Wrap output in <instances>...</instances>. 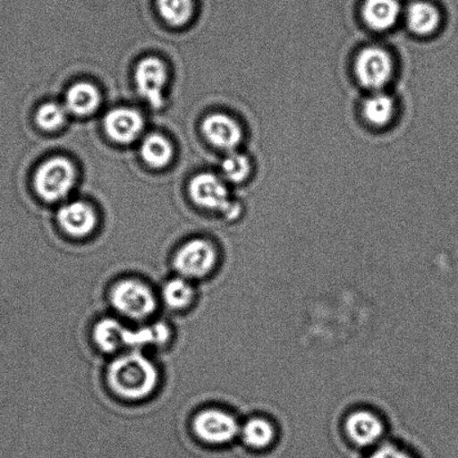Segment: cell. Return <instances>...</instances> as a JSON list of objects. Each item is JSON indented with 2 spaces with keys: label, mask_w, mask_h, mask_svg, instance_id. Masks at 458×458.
<instances>
[{
  "label": "cell",
  "mask_w": 458,
  "mask_h": 458,
  "mask_svg": "<svg viewBox=\"0 0 458 458\" xmlns=\"http://www.w3.org/2000/svg\"><path fill=\"white\" fill-rule=\"evenodd\" d=\"M106 380L112 392L119 397L138 402L156 392L160 374L154 361L138 350H132L111 361Z\"/></svg>",
  "instance_id": "cell-1"
},
{
  "label": "cell",
  "mask_w": 458,
  "mask_h": 458,
  "mask_svg": "<svg viewBox=\"0 0 458 458\" xmlns=\"http://www.w3.org/2000/svg\"><path fill=\"white\" fill-rule=\"evenodd\" d=\"M112 308L121 317L145 321L156 312L158 301L155 292L139 278L128 277L115 282L109 294Z\"/></svg>",
  "instance_id": "cell-2"
},
{
  "label": "cell",
  "mask_w": 458,
  "mask_h": 458,
  "mask_svg": "<svg viewBox=\"0 0 458 458\" xmlns=\"http://www.w3.org/2000/svg\"><path fill=\"white\" fill-rule=\"evenodd\" d=\"M76 172L69 159L56 157L39 165L34 176L35 191L48 203H56L73 190Z\"/></svg>",
  "instance_id": "cell-3"
},
{
  "label": "cell",
  "mask_w": 458,
  "mask_h": 458,
  "mask_svg": "<svg viewBox=\"0 0 458 458\" xmlns=\"http://www.w3.org/2000/svg\"><path fill=\"white\" fill-rule=\"evenodd\" d=\"M218 254L212 242L194 238L181 246L174 256V267L179 276L188 280H200L216 267Z\"/></svg>",
  "instance_id": "cell-4"
},
{
  "label": "cell",
  "mask_w": 458,
  "mask_h": 458,
  "mask_svg": "<svg viewBox=\"0 0 458 458\" xmlns=\"http://www.w3.org/2000/svg\"><path fill=\"white\" fill-rule=\"evenodd\" d=\"M191 199L199 208L217 210L227 217L233 218L240 213V206L229 199L226 182L217 174L203 173L197 174L190 182Z\"/></svg>",
  "instance_id": "cell-5"
},
{
  "label": "cell",
  "mask_w": 458,
  "mask_h": 458,
  "mask_svg": "<svg viewBox=\"0 0 458 458\" xmlns=\"http://www.w3.org/2000/svg\"><path fill=\"white\" fill-rule=\"evenodd\" d=\"M354 73L362 87L374 92L383 91L394 73L393 57L381 47L363 48L354 62Z\"/></svg>",
  "instance_id": "cell-6"
},
{
  "label": "cell",
  "mask_w": 458,
  "mask_h": 458,
  "mask_svg": "<svg viewBox=\"0 0 458 458\" xmlns=\"http://www.w3.org/2000/svg\"><path fill=\"white\" fill-rule=\"evenodd\" d=\"M192 429L201 441L214 445L233 441L241 430L235 417L218 408L200 411L192 420Z\"/></svg>",
  "instance_id": "cell-7"
},
{
  "label": "cell",
  "mask_w": 458,
  "mask_h": 458,
  "mask_svg": "<svg viewBox=\"0 0 458 458\" xmlns=\"http://www.w3.org/2000/svg\"><path fill=\"white\" fill-rule=\"evenodd\" d=\"M168 76L167 66L158 57L148 56L138 63L134 82L143 100L154 109H161L165 106L164 91Z\"/></svg>",
  "instance_id": "cell-8"
},
{
  "label": "cell",
  "mask_w": 458,
  "mask_h": 458,
  "mask_svg": "<svg viewBox=\"0 0 458 458\" xmlns=\"http://www.w3.org/2000/svg\"><path fill=\"white\" fill-rule=\"evenodd\" d=\"M201 130L210 145L226 152L235 151L244 137L241 124L224 114L208 115L201 123Z\"/></svg>",
  "instance_id": "cell-9"
},
{
  "label": "cell",
  "mask_w": 458,
  "mask_h": 458,
  "mask_svg": "<svg viewBox=\"0 0 458 458\" xmlns=\"http://www.w3.org/2000/svg\"><path fill=\"white\" fill-rule=\"evenodd\" d=\"M107 136L120 145H129L140 136L145 121L137 110L131 107H116L106 114L103 120Z\"/></svg>",
  "instance_id": "cell-10"
},
{
  "label": "cell",
  "mask_w": 458,
  "mask_h": 458,
  "mask_svg": "<svg viewBox=\"0 0 458 458\" xmlns=\"http://www.w3.org/2000/svg\"><path fill=\"white\" fill-rule=\"evenodd\" d=\"M57 222L67 235L83 238L96 231L98 215L91 205L84 201H72L58 209Z\"/></svg>",
  "instance_id": "cell-11"
},
{
  "label": "cell",
  "mask_w": 458,
  "mask_h": 458,
  "mask_svg": "<svg viewBox=\"0 0 458 458\" xmlns=\"http://www.w3.org/2000/svg\"><path fill=\"white\" fill-rule=\"evenodd\" d=\"M402 13L398 0H365L361 8L363 21L376 31L392 30L401 20Z\"/></svg>",
  "instance_id": "cell-12"
},
{
  "label": "cell",
  "mask_w": 458,
  "mask_h": 458,
  "mask_svg": "<svg viewBox=\"0 0 458 458\" xmlns=\"http://www.w3.org/2000/svg\"><path fill=\"white\" fill-rule=\"evenodd\" d=\"M348 437L357 445L369 446L379 441L384 434V424L378 417L370 411L352 412L345 421Z\"/></svg>",
  "instance_id": "cell-13"
},
{
  "label": "cell",
  "mask_w": 458,
  "mask_h": 458,
  "mask_svg": "<svg viewBox=\"0 0 458 458\" xmlns=\"http://www.w3.org/2000/svg\"><path fill=\"white\" fill-rule=\"evenodd\" d=\"M130 327L114 318H101L93 327V340L100 352L116 353L128 349Z\"/></svg>",
  "instance_id": "cell-14"
},
{
  "label": "cell",
  "mask_w": 458,
  "mask_h": 458,
  "mask_svg": "<svg viewBox=\"0 0 458 458\" xmlns=\"http://www.w3.org/2000/svg\"><path fill=\"white\" fill-rule=\"evenodd\" d=\"M405 21L411 33L428 38L437 33L441 26L442 16L435 4L428 2H414L406 8Z\"/></svg>",
  "instance_id": "cell-15"
},
{
  "label": "cell",
  "mask_w": 458,
  "mask_h": 458,
  "mask_svg": "<svg viewBox=\"0 0 458 458\" xmlns=\"http://www.w3.org/2000/svg\"><path fill=\"white\" fill-rule=\"evenodd\" d=\"M101 96L96 85L89 82H78L67 89L65 107L67 112L78 116L94 114L100 106Z\"/></svg>",
  "instance_id": "cell-16"
},
{
  "label": "cell",
  "mask_w": 458,
  "mask_h": 458,
  "mask_svg": "<svg viewBox=\"0 0 458 458\" xmlns=\"http://www.w3.org/2000/svg\"><path fill=\"white\" fill-rule=\"evenodd\" d=\"M172 339V327L163 321H156L131 329L130 327L128 349L140 350L148 347H164Z\"/></svg>",
  "instance_id": "cell-17"
},
{
  "label": "cell",
  "mask_w": 458,
  "mask_h": 458,
  "mask_svg": "<svg viewBox=\"0 0 458 458\" xmlns=\"http://www.w3.org/2000/svg\"><path fill=\"white\" fill-rule=\"evenodd\" d=\"M396 114V103L389 94L377 91L362 103V115L372 127L383 128L392 123Z\"/></svg>",
  "instance_id": "cell-18"
},
{
  "label": "cell",
  "mask_w": 458,
  "mask_h": 458,
  "mask_svg": "<svg viewBox=\"0 0 458 458\" xmlns=\"http://www.w3.org/2000/svg\"><path fill=\"white\" fill-rule=\"evenodd\" d=\"M161 298L169 309L174 311H182L195 302L196 289L192 281L178 276L165 283Z\"/></svg>",
  "instance_id": "cell-19"
},
{
  "label": "cell",
  "mask_w": 458,
  "mask_h": 458,
  "mask_svg": "<svg viewBox=\"0 0 458 458\" xmlns=\"http://www.w3.org/2000/svg\"><path fill=\"white\" fill-rule=\"evenodd\" d=\"M140 154L143 161L151 168H165L173 159V145L163 134L151 133L142 141Z\"/></svg>",
  "instance_id": "cell-20"
},
{
  "label": "cell",
  "mask_w": 458,
  "mask_h": 458,
  "mask_svg": "<svg viewBox=\"0 0 458 458\" xmlns=\"http://www.w3.org/2000/svg\"><path fill=\"white\" fill-rule=\"evenodd\" d=\"M159 15L168 25L182 27L195 13V0H156Z\"/></svg>",
  "instance_id": "cell-21"
},
{
  "label": "cell",
  "mask_w": 458,
  "mask_h": 458,
  "mask_svg": "<svg viewBox=\"0 0 458 458\" xmlns=\"http://www.w3.org/2000/svg\"><path fill=\"white\" fill-rule=\"evenodd\" d=\"M242 441L255 450H263L271 445L276 429L268 420L264 419H251L242 425L240 430Z\"/></svg>",
  "instance_id": "cell-22"
},
{
  "label": "cell",
  "mask_w": 458,
  "mask_h": 458,
  "mask_svg": "<svg viewBox=\"0 0 458 458\" xmlns=\"http://www.w3.org/2000/svg\"><path fill=\"white\" fill-rule=\"evenodd\" d=\"M221 172L224 181L238 185L250 177L253 165L249 157L235 150L227 152L221 164Z\"/></svg>",
  "instance_id": "cell-23"
},
{
  "label": "cell",
  "mask_w": 458,
  "mask_h": 458,
  "mask_svg": "<svg viewBox=\"0 0 458 458\" xmlns=\"http://www.w3.org/2000/svg\"><path fill=\"white\" fill-rule=\"evenodd\" d=\"M67 112L64 106L58 103L48 102L40 106L36 112V123L45 131L53 132L64 127L67 120Z\"/></svg>",
  "instance_id": "cell-24"
},
{
  "label": "cell",
  "mask_w": 458,
  "mask_h": 458,
  "mask_svg": "<svg viewBox=\"0 0 458 458\" xmlns=\"http://www.w3.org/2000/svg\"><path fill=\"white\" fill-rule=\"evenodd\" d=\"M369 458H412L408 453L394 445H383L372 453Z\"/></svg>",
  "instance_id": "cell-25"
}]
</instances>
